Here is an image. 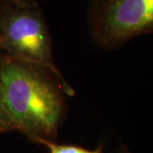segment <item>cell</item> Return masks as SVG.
Here are the masks:
<instances>
[{
	"label": "cell",
	"mask_w": 153,
	"mask_h": 153,
	"mask_svg": "<svg viewBox=\"0 0 153 153\" xmlns=\"http://www.w3.org/2000/svg\"><path fill=\"white\" fill-rule=\"evenodd\" d=\"M35 143L44 145L49 149L50 153H103V145H100L95 150H88L86 148L72 146V145H58L52 140L39 139Z\"/></svg>",
	"instance_id": "cell-4"
},
{
	"label": "cell",
	"mask_w": 153,
	"mask_h": 153,
	"mask_svg": "<svg viewBox=\"0 0 153 153\" xmlns=\"http://www.w3.org/2000/svg\"><path fill=\"white\" fill-rule=\"evenodd\" d=\"M17 1H20V2H22V3H27V4H33L32 0H17Z\"/></svg>",
	"instance_id": "cell-7"
},
{
	"label": "cell",
	"mask_w": 153,
	"mask_h": 153,
	"mask_svg": "<svg viewBox=\"0 0 153 153\" xmlns=\"http://www.w3.org/2000/svg\"><path fill=\"white\" fill-rule=\"evenodd\" d=\"M0 50L10 58L48 70L60 81L66 94H74L55 66L47 26L32 4L16 1V4H7L1 10Z\"/></svg>",
	"instance_id": "cell-2"
},
{
	"label": "cell",
	"mask_w": 153,
	"mask_h": 153,
	"mask_svg": "<svg viewBox=\"0 0 153 153\" xmlns=\"http://www.w3.org/2000/svg\"><path fill=\"white\" fill-rule=\"evenodd\" d=\"M8 2H9V0H0V12L7 4H9Z\"/></svg>",
	"instance_id": "cell-6"
},
{
	"label": "cell",
	"mask_w": 153,
	"mask_h": 153,
	"mask_svg": "<svg viewBox=\"0 0 153 153\" xmlns=\"http://www.w3.org/2000/svg\"><path fill=\"white\" fill-rule=\"evenodd\" d=\"M120 153H129V152H128L127 150H122V151L120 152Z\"/></svg>",
	"instance_id": "cell-8"
},
{
	"label": "cell",
	"mask_w": 153,
	"mask_h": 153,
	"mask_svg": "<svg viewBox=\"0 0 153 153\" xmlns=\"http://www.w3.org/2000/svg\"><path fill=\"white\" fill-rule=\"evenodd\" d=\"M153 25V0H105L96 25L98 41L113 47L149 33Z\"/></svg>",
	"instance_id": "cell-3"
},
{
	"label": "cell",
	"mask_w": 153,
	"mask_h": 153,
	"mask_svg": "<svg viewBox=\"0 0 153 153\" xmlns=\"http://www.w3.org/2000/svg\"><path fill=\"white\" fill-rule=\"evenodd\" d=\"M10 130H14V128L11 124L10 120L6 112L4 105L3 102L1 89H0V134Z\"/></svg>",
	"instance_id": "cell-5"
},
{
	"label": "cell",
	"mask_w": 153,
	"mask_h": 153,
	"mask_svg": "<svg viewBox=\"0 0 153 153\" xmlns=\"http://www.w3.org/2000/svg\"><path fill=\"white\" fill-rule=\"evenodd\" d=\"M48 72L4 55L0 58V89L7 115L14 130L33 142L53 140L62 114L64 88Z\"/></svg>",
	"instance_id": "cell-1"
}]
</instances>
